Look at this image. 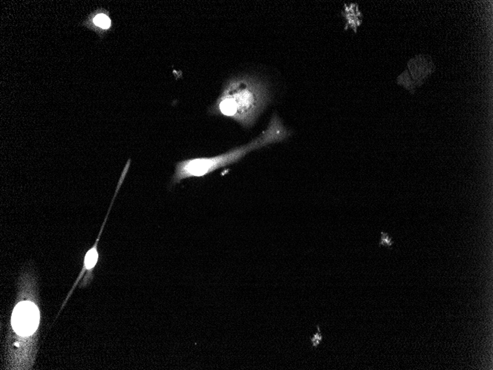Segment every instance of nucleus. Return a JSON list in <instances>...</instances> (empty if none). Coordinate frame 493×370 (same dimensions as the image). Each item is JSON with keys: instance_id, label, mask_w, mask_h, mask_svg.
<instances>
[{"instance_id": "obj_6", "label": "nucleus", "mask_w": 493, "mask_h": 370, "mask_svg": "<svg viewBox=\"0 0 493 370\" xmlns=\"http://www.w3.org/2000/svg\"><path fill=\"white\" fill-rule=\"evenodd\" d=\"M396 83H397L398 85L402 86L405 90H408L411 94H414L415 93L417 86L411 78L408 70H405L402 74L397 77Z\"/></svg>"}, {"instance_id": "obj_1", "label": "nucleus", "mask_w": 493, "mask_h": 370, "mask_svg": "<svg viewBox=\"0 0 493 370\" xmlns=\"http://www.w3.org/2000/svg\"><path fill=\"white\" fill-rule=\"evenodd\" d=\"M270 99L264 81L250 75L235 77L228 81L210 112L233 118L248 128L254 124Z\"/></svg>"}, {"instance_id": "obj_8", "label": "nucleus", "mask_w": 493, "mask_h": 370, "mask_svg": "<svg viewBox=\"0 0 493 370\" xmlns=\"http://www.w3.org/2000/svg\"><path fill=\"white\" fill-rule=\"evenodd\" d=\"M316 328V333L309 338L311 343H312V347H313L314 348H317V347H318V345L321 344V341H323V338H324V336H323L322 333H321V328H320L319 325H317Z\"/></svg>"}, {"instance_id": "obj_4", "label": "nucleus", "mask_w": 493, "mask_h": 370, "mask_svg": "<svg viewBox=\"0 0 493 370\" xmlns=\"http://www.w3.org/2000/svg\"><path fill=\"white\" fill-rule=\"evenodd\" d=\"M407 70L417 87H421L436 71V65L429 55H417L408 61Z\"/></svg>"}, {"instance_id": "obj_5", "label": "nucleus", "mask_w": 493, "mask_h": 370, "mask_svg": "<svg viewBox=\"0 0 493 370\" xmlns=\"http://www.w3.org/2000/svg\"><path fill=\"white\" fill-rule=\"evenodd\" d=\"M361 13L358 10L357 4H351L349 7L346 5L344 16L348 22L346 26L347 25L348 26H350L351 28H354L355 31H356L357 28L359 26L361 22V20L360 19V16H361Z\"/></svg>"}, {"instance_id": "obj_7", "label": "nucleus", "mask_w": 493, "mask_h": 370, "mask_svg": "<svg viewBox=\"0 0 493 370\" xmlns=\"http://www.w3.org/2000/svg\"><path fill=\"white\" fill-rule=\"evenodd\" d=\"M95 25H97L102 29H107L110 27L111 20L105 14H99L94 18Z\"/></svg>"}, {"instance_id": "obj_3", "label": "nucleus", "mask_w": 493, "mask_h": 370, "mask_svg": "<svg viewBox=\"0 0 493 370\" xmlns=\"http://www.w3.org/2000/svg\"><path fill=\"white\" fill-rule=\"evenodd\" d=\"M39 324V311L35 304L25 301L19 303L12 315V326L15 332L24 336L31 335Z\"/></svg>"}, {"instance_id": "obj_9", "label": "nucleus", "mask_w": 493, "mask_h": 370, "mask_svg": "<svg viewBox=\"0 0 493 370\" xmlns=\"http://www.w3.org/2000/svg\"><path fill=\"white\" fill-rule=\"evenodd\" d=\"M394 241L392 237L385 232H381V240H380V246H386L392 247L393 246Z\"/></svg>"}, {"instance_id": "obj_2", "label": "nucleus", "mask_w": 493, "mask_h": 370, "mask_svg": "<svg viewBox=\"0 0 493 370\" xmlns=\"http://www.w3.org/2000/svg\"><path fill=\"white\" fill-rule=\"evenodd\" d=\"M289 135L290 132L285 129L278 115H274L267 129L246 145L233 148L215 157H199L179 162L176 165L172 183L179 184L186 178L205 176L220 168L236 163L250 151L284 141Z\"/></svg>"}]
</instances>
